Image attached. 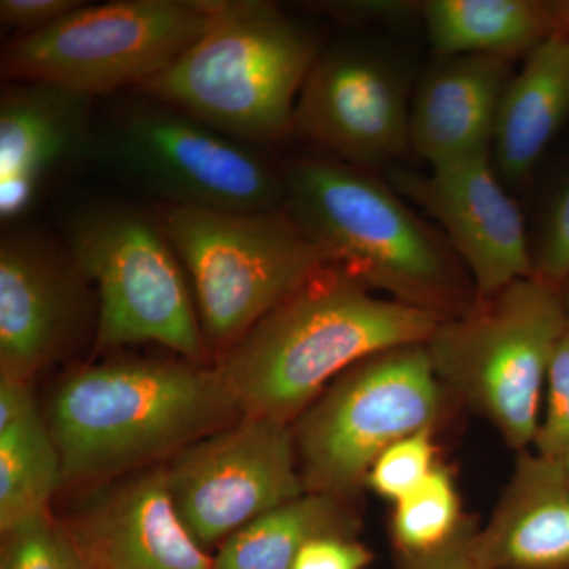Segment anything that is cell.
Segmentation results:
<instances>
[{"label": "cell", "instance_id": "cell-27", "mask_svg": "<svg viewBox=\"0 0 569 569\" xmlns=\"http://www.w3.org/2000/svg\"><path fill=\"white\" fill-rule=\"evenodd\" d=\"M533 277L563 290L569 282V174L550 198L545 219L531 247Z\"/></svg>", "mask_w": 569, "mask_h": 569}, {"label": "cell", "instance_id": "cell-18", "mask_svg": "<svg viewBox=\"0 0 569 569\" xmlns=\"http://www.w3.org/2000/svg\"><path fill=\"white\" fill-rule=\"evenodd\" d=\"M481 569H569V477L563 460L526 449L489 522L475 535Z\"/></svg>", "mask_w": 569, "mask_h": 569}, {"label": "cell", "instance_id": "cell-25", "mask_svg": "<svg viewBox=\"0 0 569 569\" xmlns=\"http://www.w3.org/2000/svg\"><path fill=\"white\" fill-rule=\"evenodd\" d=\"M438 466L432 429L402 438L378 456L366 482L385 500H402L413 492Z\"/></svg>", "mask_w": 569, "mask_h": 569}, {"label": "cell", "instance_id": "cell-19", "mask_svg": "<svg viewBox=\"0 0 569 569\" xmlns=\"http://www.w3.org/2000/svg\"><path fill=\"white\" fill-rule=\"evenodd\" d=\"M569 121V36L553 32L527 54L509 80L492 140L500 179L522 183Z\"/></svg>", "mask_w": 569, "mask_h": 569}, {"label": "cell", "instance_id": "cell-22", "mask_svg": "<svg viewBox=\"0 0 569 569\" xmlns=\"http://www.w3.org/2000/svg\"><path fill=\"white\" fill-rule=\"evenodd\" d=\"M63 481L62 460L39 408L0 427V530L3 535L48 515Z\"/></svg>", "mask_w": 569, "mask_h": 569}, {"label": "cell", "instance_id": "cell-14", "mask_svg": "<svg viewBox=\"0 0 569 569\" xmlns=\"http://www.w3.org/2000/svg\"><path fill=\"white\" fill-rule=\"evenodd\" d=\"M92 284L69 247L7 224L0 239V367L2 376L31 380L73 339L86 287Z\"/></svg>", "mask_w": 569, "mask_h": 569}, {"label": "cell", "instance_id": "cell-12", "mask_svg": "<svg viewBox=\"0 0 569 569\" xmlns=\"http://www.w3.org/2000/svg\"><path fill=\"white\" fill-rule=\"evenodd\" d=\"M410 111L406 70L372 44L342 41L307 74L293 133L372 173L410 148Z\"/></svg>", "mask_w": 569, "mask_h": 569}, {"label": "cell", "instance_id": "cell-26", "mask_svg": "<svg viewBox=\"0 0 569 569\" xmlns=\"http://www.w3.org/2000/svg\"><path fill=\"white\" fill-rule=\"evenodd\" d=\"M533 449L550 459L565 460L569 456V321L550 361Z\"/></svg>", "mask_w": 569, "mask_h": 569}, {"label": "cell", "instance_id": "cell-6", "mask_svg": "<svg viewBox=\"0 0 569 569\" xmlns=\"http://www.w3.org/2000/svg\"><path fill=\"white\" fill-rule=\"evenodd\" d=\"M568 321L561 291L529 277L445 318L426 347L441 385L520 452L537 438L550 361Z\"/></svg>", "mask_w": 569, "mask_h": 569}, {"label": "cell", "instance_id": "cell-23", "mask_svg": "<svg viewBox=\"0 0 569 569\" xmlns=\"http://www.w3.org/2000/svg\"><path fill=\"white\" fill-rule=\"evenodd\" d=\"M466 522L455 478L438 463L421 486L397 501L391 533L400 556L408 559L447 545Z\"/></svg>", "mask_w": 569, "mask_h": 569}, {"label": "cell", "instance_id": "cell-31", "mask_svg": "<svg viewBox=\"0 0 569 569\" xmlns=\"http://www.w3.org/2000/svg\"><path fill=\"white\" fill-rule=\"evenodd\" d=\"M477 530L478 527L467 519L462 529L451 541L432 552L402 559V569H481L475 553Z\"/></svg>", "mask_w": 569, "mask_h": 569}, {"label": "cell", "instance_id": "cell-17", "mask_svg": "<svg viewBox=\"0 0 569 569\" xmlns=\"http://www.w3.org/2000/svg\"><path fill=\"white\" fill-rule=\"evenodd\" d=\"M511 59L488 54L443 58L419 82L410 111V148L430 168L492 153Z\"/></svg>", "mask_w": 569, "mask_h": 569}, {"label": "cell", "instance_id": "cell-7", "mask_svg": "<svg viewBox=\"0 0 569 569\" xmlns=\"http://www.w3.org/2000/svg\"><path fill=\"white\" fill-rule=\"evenodd\" d=\"M183 266L206 346L227 353L326 266L287 209L227 212L160 208Z\"/></svg>", "mask_w": 569, "mask_h": 569}, {"label": "cell", "instance_id": "cell-20", "mask_svg": "<svg viewBox=\"0 0 569 569\" xmlns=\"http://www.w3.org/2000/svg\"><path fill=\"white\" fill-rule=\"evenodd\" d=\"M421 18L440 59L527 56L556 29L550 2L539 0H429Z\"/></svg>", "mask_w": 569, "mask_h": 569}, {"label": "cell", "instance_id": "cell-24", "mask_svg": "<svg viewBox=\"0 0 569 569\" xmlns=\"http://www.w3.org/2000/svg\"><path fill=\"white\" fill-rule=\"evenodd\" d=\"M3 537L0 569H89L70 529L50 515Z\"/></svg>", "mask_w": 569, "mask_h": 569}, {"label": "cell", "instance_id": "cell-11", "mask_svg": "<svg viewBox=\"0 0 569 569\" xmlns=\"http://www.w3.org/2000/svg\"><path fill=\"white\" fill-rule=\"evenodd\" d=\"M167 477L179 516L200 546L230 538L307 492L293 427L260 417L182 449Z\"/></svg>", "mask_w": 569, "mask_h": 569}, {"label": "cell", "instance_id": "cell-32", "mask_svg": "<svg viewBox=\"0 0 569 569\" xmlns=\"http://www.w3.org/2000/svg\"><path fill=\"white\" fill-rule=\"evenodd\" d=\"M553 17V32H563L569 36V0H552L550 2Z\"/></svg>", "mask_w": 569, "mask_h": 569}, {"label": "cell", "instance_id": "cell-33", "mask_svg": "<svg viewBox=\"0 0 569 569\" xmlns=\"http://www.w3.org/2000/svg\"><path fill=\"white\" fill-rule=\"evenodd\" d=\"M561 296H563L565 306H567L569 312V282L565 284L563 290H561Z\"/></svg>", "mask_w": 569, "mask_h": 569}, {"label": "cell", "instance_id": "cell-2", "mask_svg": "<svg viewBox=\"0 0 569 569\" xmlns=\"http://www.w3.org/2000/svg\"><path fill=\"white\" fill-rule=\"evenodd\" d=\"M284 209L302 233L367 287L443 318L468 307L467 269L441 236L370 171L332 157L282 171Z\"/></svg>", "mask_w": 569, "mask_h": 569}, {"label": "cell", "instance_id": "cell-34", "mask_svg": "<svg viewBox=\"0 0 569 569\" xmlns=\"http://www.w3.org/2000/svg\"><path fill=\"white\" fill-rule=\"evenodd\" d=\"M563 462H565V467H567L568 477H569V456L567 459L563 460Z\"/></svg>", "mask_w": 569, "mask_h": 569}, {"label": "cell", "instance_id": "cell-3", "mask_svg": "<svg viewBox=\"0 0 569 569\" xmlns=\"http://www.w3.org/2000/svg\"><path fill=\"white\" fill-rule=\"evenodd\" d=\"M239 410L217 370L149 359L82 367L51 402L63 481L112 477L189 448Z\"/></svg>", "mask_w": 569, "mask_h": 569}, {"label": "cell", "instance_id": "cell-21", "mask_svg": "<svg viewBox=\"0 0 569 569\" xmlns=\"http://www.w3.org/2000/svg\"><path fill=\"white\" fill-rule=\"evenodd\" d=\"M353 527L343 497L306 492L227 538L213 569H293L307 542L331 535L350 537Z\"/></svg>", "mask_w": 569, "mask_h": 569}, {"label": "cell", "instance_id": "cell-16", "mask_svg": "<svg viewBox=\"0 0 569 569\" xmlns=\"http://www.w3.org/2000/svg\"><path fill=\"white\" fill-rule=\"evenodd\" d=\"M69 529L89 569H213L179 516L167 470L110 490Z\"/></svg>", "mask_w": 569, "mask_h": 569}, {"label": "cell", "instance_id": "cell-28", "mask_svg": "<svg viewBox=\"0 0 569 569\" xmlns=\"http://www.w3.org/2000/svg\"><path fill=\"white\" fill-rule=\"evenodd\" d=\"M82 6L81 0H2L0 21L17 31V37H28L51 28Z\"/></svg>", "mask_w": 569, "mask_h": 569}, {"label": "cell", "instance_id": "cell-5", "mask_svg": "<svg viewBox=\"0 0 569 569\" xmlns=\"http://www.w3.org/2000/svg\"><path fill=\"white\" fill-rule=\"evenodd\" d=\"M250 146L174 104L129 91L96 123L91 167L159 201L160 208H284L282 171Z\"/></svg>", "mask_w": 569, "mask_h": 569}, {"label": "cell", "instance_id": "cell-30", "mask_svg": "<svg viewBox=\"0 0 569 569\" xmlns=\"http://www.w3.org/2000/svg\"><path fill=\"white\" fill-rule=\"evenodd\" d=\"M312 9L331 14L336 20L348 24H367V22H402L410 20L415 13L421 14V3L411 2H321L313 3Z\"/></svg>", "mask_w": 569, "mask_h": 569}, {"label": "cell", "instance_id": "cell-8", "mask_svg": "<svg viewBox=\"0 0 569 569\" xmlns=\"http://www.w3.org/2000/svg\"><path fill=\"white\" fill-rule=\"evenodd\" d=\"M62 238L99 296L102 347L159 343L189 361L208 346L192 288L159 213L121 201L71 209Z\"/></svg>", "mask_w": 569, "mask_h": 569}, {"label": "cell", "instance_id": "cell-29", "mask_svg": "<svg viewBox=\"0 0 569 569\" xmlns=\"http://www.w3.org/2000/svg\"><path fill=\"white\" fill-rule=\"evenodd\" d=\"M372 553L351 537H321L307 542L293 569H366Z\"/></svg>", "mask_w": 569, "mask_h": 569}, {"label": "cell", "instance_id": "cell-1", "mask_svg": "<svg viewBox=\"0 0 569 569\" xmlns=\"http://www.w3.org/2000/svg\"><path fill=\"white\" fill-rule=\"evenodd\" d=\"M443 320L378 298L346 268L329 264L253 326L216 370L246 417L290 425L350 367L427 343Z\"/></svg>", "mask_w": 569, "mask_h": 569}, {"label": "cell", "instance_id": "cell-9", "mask_svg": "<svg viewBox=\"0 0 569 569\" xmlns=\"http://www.w3.org/2000/svg\"><path fill=\"white\" fill-rule=\"evenodd\" d=\"M224 0H118L80 7L2 52L7 81H43L96 97L133 91L200 39Z\"/></svg>", "mask_w": 569, "mask_h": 569}, {"label": "cell", "instance_id": "cell-4", "mask_svg": "<svg viewBox=\"0 0 569 569\" xmlns=\"http://www.w3.org/2000/svg\"><path fill=\"white\" fill-rule=\"evenodd\" d=\"M321 51L316 32L274 3L224 0L200 39L133 91L247 144L279 141L293 133L299 92Z\"/></svg>", "mask_w": 569, "mask_h": 569}, {"label": "cell", "instance_id": "cell-10", "mask_svg": "<svg viewBox=\"0 0 569 569\" xmlns=\"http://www.w3.org/2000/svg\"><path fill=\"white\" fill-rule=\"evenodd\" d=\"M441 388L426 343L369 356L337 377L296 419L307 492H353L381 452L432 429L443 406Z\"/></svg>", "mask_w": 569, "mask_h": 569}, {"label": "cell", "instance_id": "cell-15", "mask_svg": "<svg viewBox=\"0 0 569 569\" xmlns=\"http://www.w3.org/2000/svg\"><path fill=\"white\" fill-rule=\"evenodd\" d=\"M93 97L43 81L0 93V219L20 223L61 176L91 164Z\"/></svg>", "mask_w": 569, "mask_h": 569}, {"label": "cell", "instance_id": "cell-13", "mask_svg": "<svg viewBox=\"0 0 569 569\" xmlns=\"http://www.w3.org/2000/svg\"><path fill=\"white\" fill-rule=\"evenodd\" d=\"M391 182L440 224L471 277L475 298L533 277L522 212L501 186L492 153L430 168L426 174L396 170Z\"/></svg>", "mask_w": 569, "mask_h": 569}]
</instances>
